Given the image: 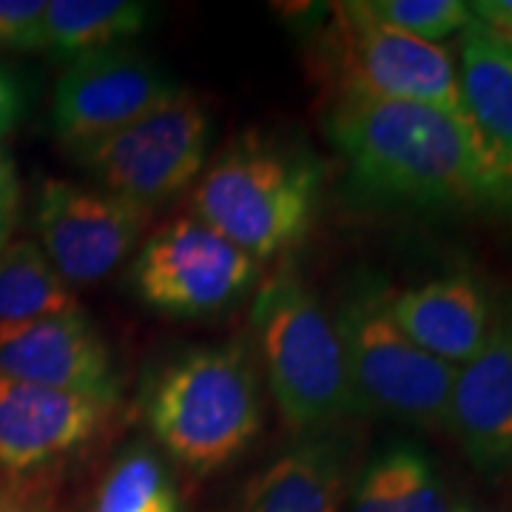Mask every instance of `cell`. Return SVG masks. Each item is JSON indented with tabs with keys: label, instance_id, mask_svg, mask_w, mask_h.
Returning a JSON list of instances; mask_svg holds the SVG:
<instances>
[{
	"label": "cell",
	"instance_id": "cell-25",
	"mask_svg": "<svg viewBox=\"0 0 512 512\" xmlns=\"http://www.w3.org/2000/svg\"><path fill=\"white\" fill-rule=\"evenodd\" d=\"M470 12L487 32L512 43V0H476L470 3Z\"/></svg>",
	"mask_w": 512,
	"mask_h": 512
},
{
	"label": "cell",
	"instance_id": "cell-14",
	"mask_svg": "<svg viewBox=\"0 0 512 512\" xmlns=\"http://www.w3.org/2000/svg\"><path fill=\"white\" fill-rule=\"evenodd\" d=\"M390 313L421 350L447 365L464 367L487 348L501 311H495L478 276L453 271L393 291Z\"/></svg>",
	"mask_w": 512,
	"mask_h": 512
},
{
	"label": "cell",
	"instance_id": "cell-23",
	"mask_svg": "<svg viewBox=\"0 0 512 512\" xmlns=\"http://www.w3.org/2000/svg\"><path fill=\"white\" fill-rule=\"evenodd\" d=\"M46 0H0V49H20Z\"/></svg>",
	"mask_w": 512,
	"mask_h": 512
},
{
	"label": "cell",
	"instance_id": "cell-10",
	"mask_svg": "<svg viewBox=\"0 0 512 512\" xmlns=\"http://www.w3.org/2000/svg\"><path fill=\"white\" fill-rule=\"evenodd\" d=\"M146 211L100 188L46 180L37 191V245L69 288L111 276L134 251Z\"/></svg>",
	"mask_w": 512,
	"mask_h": 512
},
{
	"label": "cell",
	"instance_id": "cell-8",
	"mask_svg": "<svg viewBox=\"0 0 512 512\" xmlns=\"http://www.w3.org/2000/svg\"><path fill=\"white\" fill-rule=\"evenodd\" d=\"M259 279V262L197 217L154 231L134 256L128 285L151 311L208 319L237 305Z\"/></svg>",
	"mask_w": 512,
	"mask_h": 512
},
{
	"label": "cell",
	"instance_id": "cell-24",
	"mask_svg": "<svg viewBox=\"0 0 512 512\" xmlns=\"http://www.w3.org/2000/svg\"><path fill=\"white\" fill-rule=\"evenodd\" d=\"M23 111H26V92L20 80L0 66V140L15 131V126L23 120Z\"/></svg>",
	"mask_w": 512,
	"mask_h": 512
},
{
	"label": "cell",
	"instance_id": "cell-27",
	"mask_svg": "<svg viewBox=\"0 0 512 512\" xmlns=\"http://www.w3.org/2000/svg\"><path fill=\"white\" fill-rule=\"evenodd\" d=\"M453 512H501L495 510V507H487V504H481L476 498H461L453 504Z\"/></svg>",
	"mask_w": 512,
	"mask_h": 512
},
{
	"label": "cell",
	"instance_id": "cell-6",
	"mask_svg": "<svg viewBox=\"0 0 512 512\" xmlns=\"http://www.w3.org/2000/svg\"><path fill=\"white\" fill-rule=\"evenodd\" d=\"M322 57L336 92H365L384 100L419 103L467 120L456 57L379 20L367 0L325 6Z\"/></svg>",
	"mask_w": 512,
	"mask_h": 512
},
{
	"label": "cell",
	"instance_id": "cell-7",
	"mask_svg": "<svg viewBox=\"0 0 512 512\" xmlns=\"http://www.w3.org/2000/svg\"><path fill=\"white\" fill-rule=\"evenodd\" d=\"M208 137V111L183 89L131 126L72 154L94 188L148 214L200 180L208 160Z\"/></svg>",
	"mask_w": 512,
	"mask_h": 512
},
{
	"label": "cell",
	"instance_id": "cell-20",
	"mask_svg": "<svg viewBox=\"0 0 512 512\" xmlns=\"http://www.w3.org/2000/svg\"><path fill=\"white\" fill-rule=\"evenodd\" d=\"M94 512H183V507L157 453L131 447L109 470Z\"/></svg>",
	"mask_w": 512,
	"mask_h": 512
},
{
	"label": "cell",
	"instance_id": "cell-9",
	"mask_svg": "<svg viewBox=\"0 0 512 512\" xmlns=\"http://www.w3.org/2000/svg\"><path fill=\"white\" fill-rule=\"evenodd\" d=\"M183 92L151 57L131 49H100L72 57L55 86L52 128L69 151L103 140L160 109Z\"/></svg>",
	"mask_w": 512,
	"mask_h": 512
},
{
	"label": "cell",
	"instance_id": "cell-11",
	"mask_svg": "<svg viewBox=\"0 0 512 512\" xmlns=\"http://www.w3.org/2000/svg\"><path fill=\"white\" fill-rule=\"evenodd\" d=\"M0 376L106 404L120 399L109 345L83 311L0 328Z\"/></svg>",
	"mask_w": 512,
	"mask_h": 512
},
{
	"label": "cell",
	"instance_id": "cell-22",
	"mask_svg": "<svg viewBox=\"0 0 512 512\" xmlns=\"http://www.w3.org/2000/svg\"><path fill=\"white\" fill-rule=\"evenodd\" d=\"M20 205H23V188H20L18 165L9 151L0 148V251L15 237Z\"/></svg>",
	"mask_w": 512,
	"mask_h": 512
},
{
	"label": "cell",
	"instance_id": "cell-17",
	"mask_svg": "<svg viewBox=\"0 0 512 512\" xmlns=\"http://www.w3.org/2000/svg\"><path fill=\"white\" fill-rule=\"evenodd\" d=\"M148 20L151 6L137 0H49L20 49L60 57L89 55L140 35Z\"/></svg>",
	"mask_w": 512,
	"mask_h": 512
},
{
	"label": "cell",
	"instance_id": "cell-5",
	"mask_svg": "<svg viewBox=\"0 0 512 512\" xmlns=\"http://www.w3.org/2000/svg\"><path fill=\"white\" fill-rule=\"evenodd\" d=\"M393 288L379 274L345 285L333 325L342 342L356 413L441 430L450 419L458 367L421 350L390 313Z\"/></svg>",
	"mask_w": 512,
	"mask_h": 512
},
{
	"label": "cell",
	"instance_id": "cell-1",
	"mask_svg": "<svg viewBox=\"0 0 512 512\" xmlns=\"http://www.w3.org/2000/svg\"><path fill=\"white\" fill-rule=\"evenodd\" d=\"M325 134L367 202L419 211L512 208V188L464 117L333 92Z\"/></svg>",
	"mask_w": 512,
	"mask_h": 512
},
{
	"label": "cell",
	"instance_id": "cell-26",
	"mask_svg": "<svg viewBox=\"0 0 512 512\" xmlns=\"http://www.w3.org/2000/svg\"><path fill=\"white\" fill-rule=\"evenodd\" d=\"M0 512H40L6 476H0Z\"/></svg>",
	"mask_w": 512,
	"mask_h": 512
},
{
	"label": "cell",
	"instance_id": "cell-21",
	"mask_svg": "<svg viewBox=\"0 0 512 512\" xmlns=\"http://www.w3.org/2000/svg\"><path fill=\"white\" fill-rule=\"evenodd\" d=\"M367 6L387 26L436 46L473 26L470 3L464 0H367Z\"/></svg>",
	"mask_w": 512,
	"mask_h": 512
},
{
	"label": "cell",
	"instance_id": "cell-15",
	"mask_svg": "<svg viewBox=\"0 0 512 512\" xmlns=\"http://www.w3.org/2000/svg\"><path fill=\"white\" fill-rule=\"evenodd\" d=\"M348 441L333 427L305 433L271 458L239 495L234 512H342Z\"/></svg>",
	"mask_w": 512,
	"mask_h": 512
},
{
	"label": "cell",
	"instance_id": "cell-4",
	"mask_svg": "<svg viewBox=\"0 0 512 512\" xmlns=\"http://www.w3.org/2000/svg\"><path fill=\"white\" fill-rule=\"evenodd\" d=\"M251 319L262 376L291 430L319 433L356 413L333 316L291 265L262 282Z\"/></svg>",
	"mask_w": 512,
	"mask_h": 512
},
{
	"label": "cell",
	"instance_id": "cell-3",
	"mask_svg": "<svg viewBox=\"0 0 512 512\" xmlns=\"http://www.w3.org/2000/svg\"><path fill=\"white\" fill-rule=\"evenodd\" d=\"M325 165L311 148L248 131L228 143L194 185L197 220L256 262L288 256L311 237Z\"/></svg>",
	"mask_w": 512,
	"mask_h": 512
},
{
	"label": "cell",
	"instance_id": "cell-2",
	"mask_svg": "<svg viewBox=\"0 0 512 512\" xmlns=\"http://www.w3.org/2000/svg\"><path fill=\"white\" fill-rule=\"evenodd\" d=\"M143 413L157 444L191 473L228 467L265 424L254 345L237 336L177 353L148 379Z\"/></svg>",
	"mask_w": 512,
	"mask_h": 512
},
{
	"label": "cell",
	"instance_id": "cell-18",
	"mask_svg": "<svg viewBox=\"0 0 512 512\" xmlns=\"http://www.w3.org/2000/svg\"><path fill=\"white\" fill-rule=\"evenodd\" d=\"M348 512H453L436 461L410 441L376 450L353 481Z\"/></svg>",
	"mask_w": 512,
	"mask_h": 512
},
{
	"label": "cell",
	"instance_id": "cell-19",
	"mask_svg": "<svg viewBox=\"0 0 512 512\" xmlns=\"http://www.w3.org/2000/svg\"><path fill=\"white\" fill-rule=\"evenodd\" d=\"M80 311L74 291L32 239H12L0 251V328Z\"/></svg>",
	"mask_w": 512,
	"mask_h": 512
},
{
	"label": "cell",
	"instance_id": "cell-13",
	"mask_svg": "<svg viewBox=\"0 0 512 512\" xmlns=\"http://www.w3.org/2000/svg\"><path fill=\"white\" fill-rule=\"evenodd\" d=\"M447 427L481 476H512V311L498 313L487 348L458 367Z\"/></svg>",
	"mask_w": 512,
	"mask_h": 512
},
{
	"label": "cell",
	"instance_id": "cell-12",
	"mask_svg": "<svg viewBox=\"0 0 512 512\" xmlns=\"http://www.w3.org/2000/svg\"><path fill=\"white\" fill-rule=\"evenodd\" d=\"M114 404L0 376V476L20 478L77 453Z\"/></svg>",
	"mask_w": 512,
	"mask_h": 512
},
{
	"label": "cell",
	"instance_id": "cell-16",
	"mask_svg": "<svg viewBox=\"0 0 512 512\" xmlns=\"http://www.w3.org/2000/svg\"><path fill=\"white\" fill-rule=\"evenodd\" d=\"M456 66L467 120L512 188V43L473 20L458 40Z\"/></svg>",
	"mask_w": 512,
	"mask_h": 512
}]
</instances>
